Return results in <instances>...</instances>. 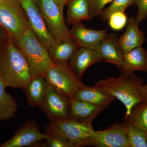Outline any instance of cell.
<instances>
[{"label":"cell","mask_w":147,"mask_h":147,"mask_svg":"<svg viewBox=\"0 0 147 147\" xmlns=\"http://www.w3.org/2000/svg\"><path fill=\"white\" fill-rule=\"evenodd\" d=\"M0 78L6 88L24 91L32 79L24 55L7 36L0 43Z\"/></svg>","instance_id":"1"},{"label":"cell","mask_w":147,"mask_h":147,"mask_svg":"<svg viewBox=\"0 0 147 147\" xmlns=\"http://www.w3.org/2000/svg\"><path fill=\"white\" fill-rule=\"evenodd\" d=\"M144 85L141 77L134 74L122 73L117 78L108 77L98 81L95 86L120 100L126 108L124 117L129 115L132 107L144 101L140 94V88Z\"/></svg>","instance_id":"2"},{"label":"cell","mask_w":147,"mask_h":147,"mask_svg":"<svg viewBox=\"0 0 147 147\" xmlns=\"http://www.w3.org/2000/svg\"><path fill=\"white\" fill-rule=\"evenodd\" d=\"M14 42L26 60L32 78L43 76L55 64L48 49L31 29Z\"/></svg>","instance_id":"3"},{"label":"cell","mask_w":147,"mask_h":147,"mask_svg":"<svg viewBox=\"0 0 147 147\" xmlns=\"http://www.w3.org/2000/svg\"><path fill=\"white\" fill-rule=\"evenodd\" d=\"M95 130L92 123L69 119L50 121L45 133L62 136L68 139L74 147L92 146Z\"/></svg>","instance_id":"4"},{"label":"cell","mask_w":147,"mask_h":147,"mask_svg":"<svg viewBox=\"0 0 147 147\" xmlns=\"http://www.w3.org/2000/svg\"><path fill=\"white\" fill-rule=\"evenodd\" d=\"M0 27L14 41L31 29L24 9L17 0H2L0 2Z\"/></svg>","instance_id":"5"},{"label":"cell","mask_w":147,"mask_h":147,"mask_svg":"<svg viewBox=\"0 0 147 147\" xmlns=\"http://www.w3.org/2000/svg\"><path fill=\"white\" fill-rule=\"evenodd\" d=\"M48 86L70 100L85 86L68 62L55 63L43 75Z\"/></svg>","instance_id":"6"},{"label":"cell","mask_w":147,"mask_h":147,"mask_svg":"<svg viewBox=\"0 0 147 147\" xmlns=\"http://www.w3.org/2000/svg\"><path fill=\"white\" fill-rule=\"evenodd\" d=\"M48 30L59 41L71 38L64 19L63 11L53 0H35Z\"/></svg>","instance_id":"7"},{"label":"cell","mask_w":147,"mask_h":147,"mask_svg":"<svg viewBox=\"0 0 147 147\" xmlns=\"http://www.w3.org/2000/svg\"><path fill=\"white\" fill-rule=\"evenodd\" d=\"M24 9L30 26L49 50L58 41L48 30L35 0H17Z\"/></svg>","instance_id":"8"},{"label":"cell","mask_w":147,"mask_h":147,"mask_svg":"<svg viewBox=\"0 0 147 147\" xmlns=\"http://www.w3.org/2000/svg\"><path fill=\"white\" fill-rule=\"evenodd\" d=\"M70 100L48 86L47 92L40 108L50 121L68 119Z\"/></svg>","instance_id":"9"},{"label":"cell","mask_w":147,"mask_h":147,"mask_svg":"<svg viewBox=\"0 0 147 147\" xmlns=\"http://www.w3.org/2000/svg\"><path fill=\"white\" fill-rule=\"evenodd\" d=\"M49 136L42 133L35 120H28L16 129L13 137L8 141L0 145V147L30 146L35 143L46 140Z\"/></svg>","instance_id":"10"},{"label":"cell","mask_w":147,"mask_h":147,"mask_svg":"<svg viewBox=\"0 0 147 147\" xmlns=\"http://www.w3.org/2000/svg\"><path fill=\"white\" fill-rule=\"evenodd\" d=\"M92 146L97 147H129L123 123H116L107 129L94 131Z\"/></svg>","instance_id":"11"},{"label":"cell","mask_w":147,"mask_h":147,"mask_svg":"<svg viewBox=\"0 0 147 147\" xmlns=\"http://www.w3.org/2000/svg\"><path fill=\"white\" fill-rule=\"evenodd\" d=\"M70 37L79 47L96 50L108 36L107 29H88L82 22L72 25Z\"/></svg>","instance_id":"12"},{"label":"cell","mask_w":147,"mask_h":147,"mask_svg":"<svg viewBox=\"0 0 147 147\" xmlns=\"http://www.w3.org/2000/svg\"><path fill=\"white\" fill-rule=\"evenodd\" d=\"M136 18L131 17L127 24L126 30L119 38L117 43L123 56L134 48L142 46L146 41L145 33L139 28Z\"/></svg>","instance_id":"13"},{"label":"cell","mask_w":147,"mask_h":147,"mask_svg":"<svg viewBox=\"0 0 147 147\" xmlns=\"http://www.w3.org/2000/svg\"><path fill=\"white\" fill-rule=\"evenodd\" d=\"M100 61H102V59L96 50L79 47L70 58L69 64L77 76L82 79L87 69Z\"/></svg>","instance_id":"14"},{"label":"cell","mask_w":147,"mask_h":147,"mask_svg":"<svg viewBox=\"0 0 147 147\" xmlns=\"http://www.w3.org/2000/svg\"><path fill=\"white\" fill-rule=\"evenodd\" d=\"M74 98L104 109L108 108L111 102L116 99L113 96L104 92L95 85L92 87L85 85L76 92Z\"/></svg>","instance_id":"15"},{"label":"cell","mask_w":147,"mask_h":147,"mask_svg":"<svg viewBox=\"0 0 147 147\" xmlns=\"http://www.w3.org/2000/svg\"><path fill=\"white\" fill-rule=\"evenodd\" d=\"M117 38V35L115 34H108L100 42L96 51L102 61L115 65L121 71L123 67V58L118 46Z\"/></svg>","instance_id":"16"},{"label":"cell","mask_w":147,"mask_h":147,"mask_svg":"<svg viewBox=\"0 0 147 147\" xmlns=\"http://www.w3.org/2000/svg\"><path fill=\"white\" fill-rule=\"evenodd\" d=\"M68 119L92 123L94 119L105 109L88 102L73 99L70 100Z\"/></svg>","instance_id":"17"},{"label":"cell","mask_w":147,"mask_h":147,"mask_svg":"<svg viewBox=\"0 0 147 147\" xmlns=\"http://www.w3.org/2000/svg\"><path fill=\"white\" fill-rule=\"evenodd\" d=\"M122 73L133 74L137 71L147 72V51L142 46L134 48L123 56Z\"/></svg>","instance_id":"18"},{"label":"cell","mask_w":147,"mask_h":147,"mask_svg":"<svg viewBox=\"0 0 147 147\" xmlns=\"http://www.w3.org/2000/svg\"><path fill=\"white\" fill-rule=\"evenodd\" d=\"M48 84L42 75L32 78L24 91L28 102L32 107H40L44 100Z\"/></svg>","instance_id":"19"},{"label":"cell","mask_w":147,"mask_h":147,"mask_svg":"<svg viewBox=\"0 0 147 147\" xmlns=\"http://www.w3.org/2000/svg\"><path fill=\"white\" fill-rule=\"evenodd\" d=\"M66 5L67 7V21L69 25H73L92 18L88 0H69Z\"/></svg>","instance_id":"20"},{"label":"cell","mask_w":147,"mask_h":147,"mask_svg":"<svg viewBox=\"0 0 147 147\" xmlns=\"http://www.w3.org/2000/svg\"><path fill=\"white\" fill-rule=\"evenodd\" d=\"M78 45L71 38H67L57 43L49 51L51 58L55 63L67 62L76 49Z\"/></svg>","instance_id":"21"},{"label":"cell","mask_w":147,"mask_h":147,"mask_svg":"<svg viewBox=\"0 0 147 147\" xmlns=\"http://www.w3.org/2000/svg\"><path fill=\"white\" fill-rule=\"evenodd\" d=\"M5 88L0 78V121L13 118L18 108V102L10 94L6 92Z\"/></svg>","instance_id":"22"},{"label":"cell","mask_w":147,"mask_h":147,"mask_svg":"<svg viewBox=\"0 0 147 147\" xmlns=\"http://www.w3.org/2000/svg\"><path fill=\"white\" fill-rule=\"evenodd\" d=\"M123 121L132 124L147 135V101L140 102L134 105L129 115L124 117Z\"/></svg>","instance_id":"23"},{"label":"cell","mask_w":147,"mask_h":147,"mask_svg":"<svg viewBox=\"0 0 147 147\" xmlns=\"http://www.w3.org/2000/svg\"><path fill=\"white\" fill-rule=\"evenodd\" d=\"M129 147H147V135L133 124L123 121Z\"/></svg>","instance_id":"24"},{"label":"cell","mask_w":147,"mask_h":147,"mask_svg":"<svg viewBox=\"0 0 147 147\" xmlns=\"http://www.w3.org/2000/svg\"><path fill=\"white\" fill-rule=\"evenodd\" d=\"M134 0H114L108 8L103 9L100 13V20L108 21L109 16L117 11H125L129 6L134 3Z\"/></svg>","instance_id":"25"},{"label":"cell","mask_w":147,"mask_h":147,"mask_svg":"<svg viewBox=\"0 0 147 147\" xmlns=\"http://www.w3.org/2000/svg\"><path fill=\"white\" fill-rule=\"evenodd\" d=\"M108 21L109 26L115 31L122 30L126 26L128 21L125 11L114 12L109 16Z\"/></svg>","instance_id":"26"},{"label":"cell","mask_w":147,"mask_h":147,"mask_svg":"<svg viewBox=\"0 0 147 147\" xmlns=\"http://www.w3.org/2000/svg\"><path fill=\"white\" fill-rule=\"evenodd\" d=\"M45 143L44 147H74L71 142L65 138L57 135H49Z\"/></svg>","instance_id":"27"},{"label":"cell","mask_w":147,"mask_h":147,"mask_svg":"<svg viewBox=\"0 0 147 147\" xmlns=\"http://www.w3.org/2000/svg\"><path fill=\"white\" fill-rule=\"evenodd\" d=\"M114 0H88L92 18L100 16L105 6Z\"/></svg>","instance_id":"28"},{"label":"cell","mask_w":147,"mask_h":147,"mask_svg":"<svg viewBox=\"0 0 147 147\" xmlns=\"http://www.w3.org/2000/svg\"><path fill=\"white\" fill-rule=\"evenodd\" d=\"M134 3L138 6V11L136 18L139 23L147 17V0H134Z\"/></svg>","instance_id":"29"},{"label":"cell","mask_w":147,"mask_h":147,"mask_svg":"<svg viewBox=\"0 0 147 147\" xmlns=\"http://www.w3.org/2000/svg\"><path fill=\"white\" fill-rule=\"evenodd\" d=\"M139 91L143 100L147 101V83L141 86Z\"/></svg>","instance_id":"30"},{"label":"cell","mask_w":147,"mask_h":147,"mask_svg":"<svg viewBox=\"0 0 147 147\" xmlns=\"http://www.w3.org/2000/svg\"><path fill=\"white\" fill-rule=\"evenodd\" d=\"M60 7L61 9L63 11L64 8L66 5L69 0H53Z\"/></svg>","instance_id":"31"},{"label":"cell","mask_w":147,"mask_h":147,"mask_svg":"<svg viewBox=\"0 0 147 147\" xmlns=\"http://www.w3.org/2000/svg\"><path fill=\"white\" fill-rule=\"evenodd\" d=\"M6 36L3 29L0 27V43L3 40Z\"/></svg>","instance_id":"32"},{"label":"cell","mask_w":147,"mask_h":147,"mask_svg":"<svg viewBox=\"0 0 147 147\" xmlns=\"http://www.w3.org/2000/svg\"><path fill=\"white\" fill-rule=\"evenodd\" d=\"M2 1V0H0V2H1V1Z\"/></svg>","instance_id":"33"}]
</instances>
